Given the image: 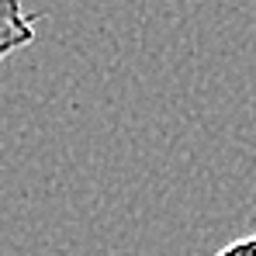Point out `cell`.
<instances>
[{
	"instance_id": "6da1fadb",
	"label": "cell",
	"mask_w": 256,
	"mask_h": 256,
	"mask_svg": "<svg viewBox=\"0 0 256 256\" xmlns=\"http://www.w3.org/2000/svg\"><path fill=\"white\" fill-rule=\"evenodd\" d=\"M38 18L24 10L21 0H0V62L35 42Z\"/></svg>"
},
{
	"instance_id": "7a4b0ae2",
	"label": "cell",
	"mask_w": 256,
	"mask_h": 256,
	"mask_svg": "<svg viewBox=\"0 0 256 256\" xmlns=\"http://www.w3.org/2000/svg\"><path fill=\"white\" fill-rule=\"evenodd\" d=\"M214 256H256V232L242 236V239H236V242H228L225 250H218Z\"/></svg>"
}]
</instances>
